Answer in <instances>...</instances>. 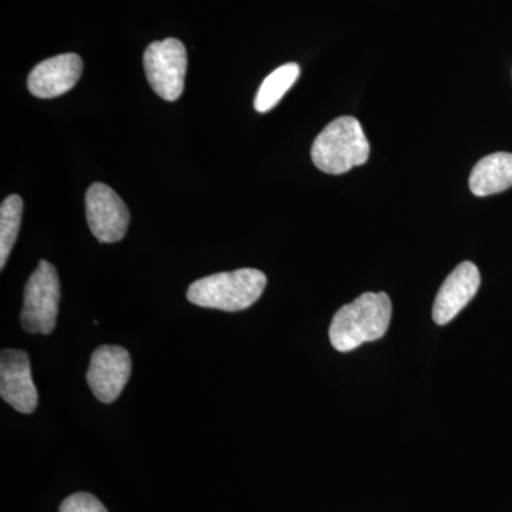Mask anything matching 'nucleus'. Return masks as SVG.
I'll return each instance as SVG.
<instances>
[{"instance_id": "nucleus-1", "label": "nucleus", "mask_w": 512, "mask_h": 512, "mask_svg": "<svg viewBox=\"0 0 512 512\" xmlns=\"http://www.w3.org/2000/svg\"><path fill=\"white\" fill-rule=\"evenodd\" d=\"M390 319L392 301L387 293H363L333 316L329 328L330 343L339 352H350L363 343L383 338Z\"/></svg>"}, {"instance_id": "nucleus-2", "label": "nucleus", "mask_w": 512, "mask_h": 512, "mask_svg": "<svg viewBox=\"0 0 512 512\" xmlns=\"http://www.w3.org/2000/svg\"><path fill=\"white\" fill-rule=\"evenodd\" d=\"M266 276L258 269L244 268L198 279L188 288V301L201 308L225 312L244 311L265 291Z\"/></svg>"}, {"instance_id": "nucleus-3", "label": "nucleus", "mask_w": 512, "mask_h": 512, "mask_svg": "<svg viewBox=\"0 0 512 512\" xmlns=\"http://www.w3.org/2000/svg\"><path fill=\"white\" fill-rule=\"evenodd\" d=\"M312 161L326 174H345L369 160L370 144L362 124L352 116L333 120L313 141Z\"/></svg>"}, {"instance_id": "nucleus-4", "label": "nucleus", "mask_w": 512, "mask_h": 512, "mask_svg": "<svg viewBox=\"0 0 512 512\" xmlns=\"http://www.w3.org/2000/svg\"><path fill=\"white\" fill-rule=\"evenodd\" d=\"M60 296L62 292L55 266L40 261L26 284L25 302L20 313L23 329L43 335L52 333L59 313Z\"/></svg>"}, {"instance_id": "nucleus-5", "label": "nucleus", "mask_w": 512, "mask_h": 512, "mask_svg": "<svg viewBox=\"0 0 512 512\" xmlns=\"http://www.w3.org/2000/svg\"><path fill=\"white\" fill-rule=\"evenodd\" d=\"M187 49L178 39L153 42L144 53V70L151 89L167 101L180 99L187 74Z\"/></svg>"}, {"instance_id": "nucleus-6", "label": "nucleus", "mask_w": 512, "mask_h": 512, "mask_svg": "<svg viewBox=\"0 0 512 512\" xmlns=\"http://www.w3.org/2000/svg\"><path fill=\"white\" fill-rule=\"evenodd\" d=\"M86 215L94 237L103 244L121 241L130 224V212L109 185L96 183L86 192Z\"/></svg>"}, {"instance_id": "nucleus-7", "label": "nucleus", "mask_w": 512, "mask_h": 512, "mask_svg": "<svg viewBox=\"0 0 512 512\" xmlns=\"http://www.w3.org/2000/svg\"><path fill=\"white\" fill-rule=\"evenodd\" d=\"M131 376L130 355L120 346H101L90 359L87 383L97 400L113 403Z\"/></svg>"}, {"instance_id": "nucleus-8", "label": "nucleus", "mask_w": 512, "mask_h": 512, "mask_svg": "<svg viewBox=\"0 0 512 512\" xmlns=\"http://www.w3.org/2000/svg\"><path fill=\"white\" fill-rule=\"evenodd\" d=\"M0 396L20 413L35 412L39 394L32 379L28 353L6 349L0 356Z\"/></svg>"}, {"instance_id": "nucleus-9", "label": "nucleus", "mask_w": 512, "mask_h": 512, "mask_svg": "<svg viewBox=\"0 0 512 512\" xmlns=\"http://www.w3.org/2000/svg\"><path fill=\"white\" fill-rule=\"evenodd\" d=\"M83 73V60L76 53H64L37 64L29 74V92L39 99H55L72 90Z\"/></svg>"}, {"instance_id": "nucleus-10", "label": "nucleus", "mask_w": 512, "mask_h": 512, "mask_svg": "<svg viewBox=\"0 0 512 512\" xmlns=\"http://www.w3.org/2000/svg\"><path fill=\"white\" fill-rule=\"evenodd\" d=\"M480 271L473 262H463L447 276L437 293L433 319L437 325H446L471 302L480 288Z\"/></svg>"}, {"instance_id": "nucleus-11", "label": "nucleus", "mask_w": 512, "mask_h": 512, "mask_svg": "<svg viewBox=\"0 0 512 512\" xmlns=\"http://www.w3.org/2000/svg\"><path fill=\"white\" fill-rule=\"evenodd\" d=\"M470 190L477 197L500 194L512 187V154L494 153L481 158L470 174Z\"/></svg>"}, {"instance_id": "nucleus-12", "label": "nucleus", "mask_w": 512, "mask_h": 512, "mask_svg": "<svg viewBox=\"0 0 512 512\" xmlns=\"http://www.w3.org/2000/svg\"><path fill=\"white\" fill-rule=\"evenodd\" d=\"M299 74H301V67L296 63H286L269 74L256 94L255 110L258 113H268L274 109L298 80Z\"/></svg>"}, {"instance_id": "nucleus-13", "label": "nucleus", "mask_w": 512, "mask_h": 512, "mask_svg": "<svg viewBox=\"0 0 512 512\" xmlns=\"http://www.w3.org/2000/svg\"><path fill=\"white\" fill-rule=\"evenodd\" d=\"M23 200L19 195H9L0 207V268H5L10 252L18 239L22 222Z\"/></svg>"}, {"instance_id": "nucleus-14", "label": "nucleus", "mask_w": 512, "mask_h": 512, "mask_svg": "<svg viewBox=\"0 0 512 512\" xmlns=\"http://www.w3.org/2000/svg\"><path fill=\"white\" fill-rule=\"evenodd\" d=\"M59 512H109L94 495L76 493L67 497L60 505Z\"/></svg>"}]
</instances>
